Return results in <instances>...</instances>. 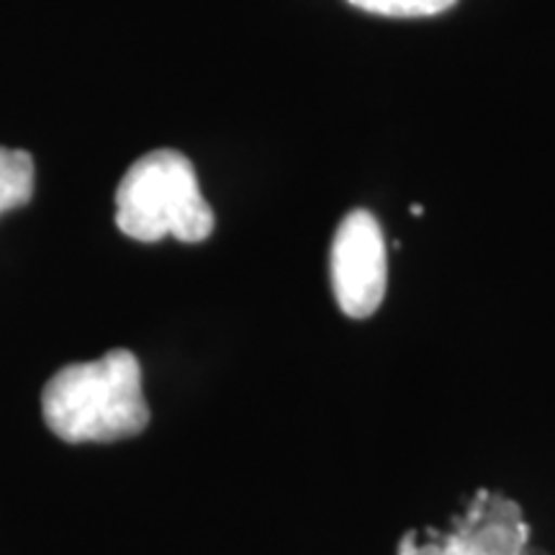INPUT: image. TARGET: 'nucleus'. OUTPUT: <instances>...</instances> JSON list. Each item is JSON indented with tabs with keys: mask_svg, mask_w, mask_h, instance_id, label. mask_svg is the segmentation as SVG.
Here are the masks:
<instances>
[{
	"mask_svg": "<svg viewBox=\"0 0 555 555\" xmlns=\"http://www.w3.org/2000/svg\"><path fill=\"white\" fill-rule=\"evenodd\" d=\"M41 414L73 446L134 437L150 425L142 365L134 352L111 350L93 363L60 367L41 391Z\"/></svg>",
	"mask_w": 555,
	"mask_h": 555,
	"instance_id": "1",
	"label": "nucleus"
},
{
	"mask_svg": "<svg viewBox=\"0 0 555 555\" xmlns=\"http://www.w3.org/2000/svg\"><path fill=\"white\" fill-rule=\"evenodd\" d=\"M116 227L137 242H204L214 232V211L198 189L196 170L176 150L139 157L116 189Z\"/></svg>",
	"mask_w": 555,
	"mask_h": 555,
	"instance_id": "2",
	"label": "nucleus"
},
{
	"mask_svg": "<svg viewBox=\"0 0 555 555\" xmlns=\"http://www.w3.org/2000/svg\"><path fill=\"white\" fill-rule=\"evenodd\" d=\"M34 196V157L24 150L0 147V217L26 206Z\"/></svg>",
	"mask_w": 555,
	"mask_h": 555,
	"instance_id": "4",
	"label": "nucleus"
},
{
	"mask_svg": "<svg viewBox=\"0 0 555 555\" xmlns=\"http://www.w3.org/2000/svg\"><path fill=\"white\" fill-rule=\"evenodd\" d=\"M360 11L391 18H425L453 9L457 0H347Z\"/></svg>",
	"mask_w": 555,
	"mask_h": 555,
	"instance_id": "5",
	"label": "nucleus"
},
{
	"mask_svg": "<svg viewBox=\"0 0 555 555\" xmlns=\"http://www.w3.org/2000/svg\"><path fill=\"white\" fill-rule=\"evenodd\" d=\"M332 291L352 319L376 314L386 296L388 260L380 224L365 208H356L339 221L330 255Z\"/></svg>",
	"mask_w": 555,
	"mask_h": 555,
	"instance_id": "3",
	"label": "nucleus"
},
{
	"mask_svg": "<svg viewBox=\"0 0 555 555\" xmlns=\"http://www.w3.org/2000/svg\"><path fill=\"white\" fill-rule=\"evenodd\" d=\"M522 555H525V553H522ZM530 555H532V553H530Z\"/></svg>",
	"mask_w": 555,
	"mask_h": 555,
	"instance_id": "6",
	"label": "nucleus"
}]
</instances>
